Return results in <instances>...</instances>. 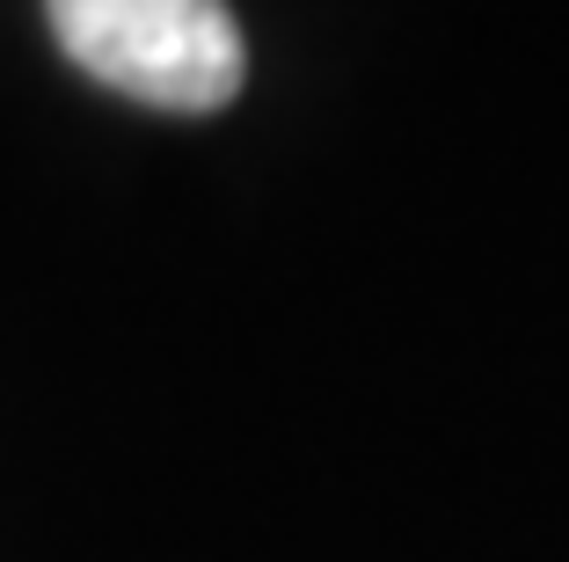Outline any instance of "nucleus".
Segmentation results:
<instances>
[{"label": "nucleus", "mask_w": 569, "mask_h": 562, "mask_svg": "<svg viewBox=\"0 0 569 562\" xmlns=\"http://www.w3.org/2000/svg\"><path fill=\"white\" fill-rule=\"evenodd\" d=\"M44 22L88 81L147 110L204 117L249 81V45L227 0H44Z\"/></svg>", "instance_id": "f257e3e1"}]
</instances>
